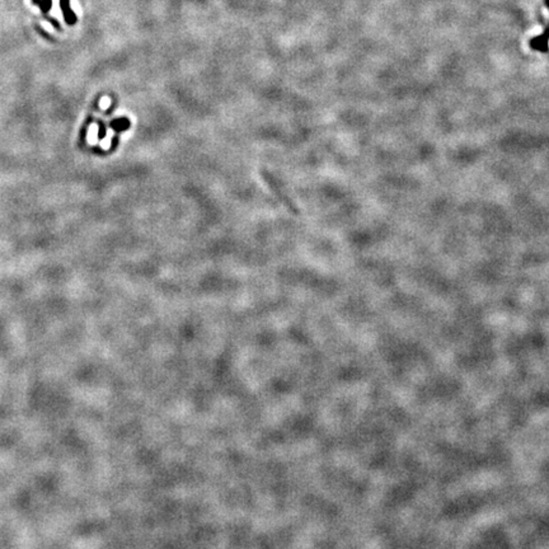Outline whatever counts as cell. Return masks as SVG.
<instances>
[{
  "label": "cell",
  "instance_id": "1",
  "mask_svg": "<svg viewBox=\"0 0 549 549\" xmlns=\"http://www.w3.org/2000/svg\"><path fill=\"white\" fill-rule=\"evenodd\" d=\"M60 8L62 10V14H64V19H65L66 24L73 26V24L77 23V14L71 9L70 0H60Z\"/></svg>",
  "mask_w": 549,
  "mask_h": 549
},
{
  "label": "cell",
  "instance_id": "3",
  "mask_svg": "<svg viewBox=\"0 0 549 549\" xmlns=\"http://www.w3.org/2000/svg\"><path fill=\"white\" fill-rule=\"evenodd\" d=\"M96 136H97V129L96 126H92V128L89 129V134H88V140L91 141V144H94V141H96Z\"/></svg>",
  "mask_w": 549,
  "mask_h": 549
},
{
  "label": "cell",
  "instance_id": "2",
  "mask_svg": "<svg viewBox=\"0 0 549 549\" xmlns=\"http://www.w3.org/2000/svg\"><path fill=\"white\" fill-rule=\"evenodd\" d=\"M38 6H40V9L45 13V14H47L48 10H50L52 6V0H41Z\"/></svg>",
  "mask_w": 549,
  "mask_h": 549
},
{
  "label": "cell",
  "instance_id": "4",
  "mask_svg": "<svg viewBox=\"0 0 549 549\" xmlns=\"http://www.w3.org/2000/svg\"><path fill=\"white\" fill-rule=\"evenodd\" d=\"M40 1H41V0H32V3H33L34 5H38V4H40Z\"/></svg>",
  "mask_w": 549,
  "mask_h": 549
}]
</instances>
